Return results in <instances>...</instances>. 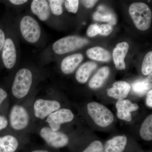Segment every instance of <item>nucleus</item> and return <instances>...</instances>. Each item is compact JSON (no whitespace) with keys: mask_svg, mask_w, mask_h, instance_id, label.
I'll return each instance as SVG.
<instances>
[{"mask_svg":"<svg viewBox=\"0 0 152 152\" xmlns=\"http://www.w3.org/2000/svg\"><path fill=\"white\" fill-rule=\"evenodd\" d=\"M146 104L148 107H152V91L151 90L148 94L146 99Z\"/></svg>","mask_w":152,"mask_h":152,"instance_id":"72a5a7b5","label":"nucleus"},{"mask_svg":"<svg viewBox=\"0 0 152 152\" xmlns=\"http://www.w3.org/2000/svg\"><path fill=\"white\" fill-rule=\"evenodd\" d=\"M9 119L11 126L13 129L23 130L29 124V114L24 107L20 105H15L10 112Z\"/></svg>","mask_w":152,"mask_h":152,"instance_id":"423d86ee","label":"nucleus"},{"mask_svg":"<svg viewBox=\"0 0 152 152\" xmlns=\"http://www.w3.org/2000/svg\"><path fill=\"white\" fill-rule=\"evenodd\" d=\"M97 68V64L93 62H88L80 67L76 73V78L79 83H85L92 72Z\"/></svg>","mask_w":152,"mask_h":152,"instance_id":"f3484780","label":"nucleus"},{"mask_svg":"<svg viewBox=\"0 0 152 152\" xmlns=\"http://www.w3.org/2000/svg\"><path fill=\"white\" fill-rule=\"evenodd\" d=\"M8 125L7 119L4 116L0 115V131L2 130L7 127Z\"/></svg>","mask_w":152,"mask_h":152,"instance_id":"c756f323","label":"nucleus"},{"mask_svg":"<svg viewBox=\"0 0 152 152\" xmlns=\"http://www.w3.org/2000/svg\"><path fill=\"white\" fill-rule=\"evenodd\" d=\"M31 10L40 20L43 21L49 18L50 11L48 4L45 0H34L31 5Z\"/></svg>","mask_w":152,"mask_h":152,"instance_id":"ddd939ff","label":"nucleus"},{"mask_svg":"<svg viewBox=\"0 0 152 152\" xmlns=\"http://www.w3.org/2000/svg\"><path fill=\"white\" fill-rule=\"evenodd\" d=\"M87 34L89 37H93L100 34V26L97 23L91 25L87 30Z\"/></svg>","mask_w":152,"mask_h":152,"instance_id":"cd10ccee","label":"nucleus"},{"mask_svg":"<svg viewBox=\"0 0 152 152\" xmlns=\"http://www.w3.org/2000/svg\"><path fill=\"white\" fill-rule=\"evenodd\" d=\"M64 1L61 0H50V8L52 12L56 15H60L63 13L62 4Z\"/></svg>","mask_w":152,"mask_h":152,"instance_id":"393cba45","label":"nucleus"},{"mask_svg":"<svg viewBox=\"0 0 152 152\" xmlns=\"http://www.w3.org/2000/svg\"><path fill=\"white\" fill-rule=\"evenodd\" d=\"M127 143V139L126 136H117L107 142L104 152H123Z\"/></svg>","mask_w":152,"mask_h":152,"instance_id":"dca6fc26","label":"nucleus"},{"mask_svg":"<svg viewBox=\"0 0 152 152\" xmlns=\"http://www.w3.org/2000/svg\"><path fill=\"white\" fill-rule=\"evenodd\" d=\"M152 71V52L147 53L144 58L142 67V72L144 75H149Z\"/></svg>","mask_w":152,"mask_h":152,"instance_id":"5701e85b","label":"nucleus"},{"mask_svg":"<svg viewBox=\"0 0 152 152\" xmlns=\"http://www.w3.org/2000/svg\"><path fill=\"white\" fill-rule=\"evenodd\" d=\"M89 115L94 122L102 127L110 126L114 121V115L107 107L99 103H90L87 106Z\"/></svg>","mask_w":152,"mask_h":152,"instance_id":"7ed1b4c3","label":"nucleus"},{"mask_svg":"<svg viewBox=\"0 0 152 152\" xmlns=\"http://www.w3.org/2000/svg\"><path fill=\"white\" fill-rule=\"evenodd\" d=\"M82 3L83 4L85 7L88 8H92L95 4L97 3L98 1H94V0H86V1H82Z\"/></svg>","mask_w":152,"mask_h":152,"instance_id":"7c9ffc66","label":"nucleus"},{"mask_svg":"<svg viewBox=\"0 0 152 152\" xmlns=\"http://www.w3.org/2000/svg\"><path fill=\"white\" fill-rule=\"evenodd\" d=\"M42 138L48 145L56 148H63L69 144V137L64 133L54 131L49 127H44L40 131Z\"/></svg>","mask_w":152,"mask_h":152,"instance_id":"0eeeda50","label":"nucleus"},{"mask_svg":"<svg viewBox=\"0 0 152 152\" xmlns=\"http://www.w3.org/2000/svg\"><path fill=\"white\" fill-rule=\"evenodd\" d=\"M83 24L85 25V24H86V23H85V22H84V23H83Z\"/></svg>","mask_w":152,"mask_h":152,"instance_id":"e433bc0d","label":"nucleus"},{"mask_svg":"<svg viewBox=\"0 0 152 152\" xmlns=\"http://www.w3.org/2000/svg\"><path fill=\"white\" fill-rule=\"evenodd\" d=\"M117 115L119 119L130 122L132 120V112L136 111L139 109V106L136 103H133L128 99L118 101L116 103Z\"/></svg>","mask_w":152,"mask_h":152,"instance_id":"9d476101","label":"nucleus"},{"mask_svg":"<svg viewBox=\"0 0 152 152\" xmlns=\"http://www.w3.org/2000/svg\"><path fill=\"white\" fill-rule=\"evenodd\" d=\"M130 89V86L127 82L118 81L114 83L113 87L107 91L109 96L119 100L126 97Z\"/></svg>","mask_w":152,"mask_h":152,"instance_id":"4468645a","label":"nucleus"},{"mask_svg":"<svg viewBox=\"0 0 152 152\" xmlns=\"http://www.w3.org/2000/svg\"><path fill=\"white\" fill-rule=\"evenodd\" d=\"M79 3L78 0H67L65 1V4L68 12L76 13L78 9Z\"/></svg>","mask_w":152,"mask_h":152,"instance_id":"bb28decb","label":"nucleus"},{"mask_svg":"<svg viewBox=\"0 0 152 152\" xmlns=\"http://www.w3.org/2000/svg\"><path fill=\"white\" fill-rule=\"evenodd\" d=\"M93 18L95 20L108 22L112 25H115L116 23L115 17L114 16L113 14L110 13L102 14L99 12H96L93 15Z\"/></svg>","mask_w":152,"mask_h":152,"instance_id":"b1692460","label":"nucleus"},{"mask_svg":"<svg viewBox=\"0 0 152 152\" xmlns=\"http://www.w3.org/2000/svg\"><path fill=\"white\" fill-rule=\"evenodd\" d=\"M129 12L138 29L145 31L150 28L152 20V12L147 4L142 2L133 3L130 6Z\"/></svg>","mask_w":152,"mask_h":152,"instance_id":"f257e3e1","label":"nucleus"},{"mask_svg":"<svg viewBox=\"0 0 152 152\" xmlns=\"http://www.w3.org/2000/svg\"><path fill=\"white\" fill-rule=\"evenodd\" d=\"M32 82V73L29 69L23 68L19 70L12 86V91L14 96L19 99L26 96L31 89Z\"/></svg>","mask_w":152,"mask_h":152,"instance_id":"f03ea898","label":"nucleus"},{"mask_svg":"<svg viewBox=\"0 0 152 152\" xmlns=\"http://www.w3.org/2000/svg\"><path fill=\"white\" fill-rule=\"evenodd\" d=\"M152 72L149 75L148 77L142 81H137L133 83V91L140 96H143L148 90L152 88Z\"/></svg>","mask_w":152,"mask_h":152,"instance_id":"412c9836","label":"nucleus"},{"mask_svg":"<svg viewBox=\"0 0 152 152\" xmlns=\"http://www.w3.org/2000/svg\"><path fill=\"white\" fill-rule=\"evenodd\" d=\"M113 27L111 25L103 24L100 26V34L104 36H108L113 31Z\"/></svg>","mask_w":152,"mask_h":152,"instance_id":"c85d7f7f","label":"nucleus"},{"mask_svg":"<svg viewBox=\"0 0 152 152\" xmlns=\"http://www.w3.org/2000/svg\"><path fill=\"white\" fill-rule=\"evenodd\" d=\"M83 152H104L103 145L99 141H95Z\"/></svg>","mask_w":152,"mask_h":152,"instance_id":"a878e982","label":"nucleus"},{"mask_svg":"<svg viewBox=\"0 0 152 152\" xmlns=\"http://www.w3.org/2000/svg\"><path fill=\"white\" fill-rule=\"evenodd\" d=\"M61 106V104L57 101L39 99L34 103L35 116L37 118L43 120L60 109Z\"/></svg>","mask_w":152,"mask_h":152,"instance_id":"1a4fd4ad","label":"nucleus"},{"mask_svg":"<svg viewBox=\"0 0 152 152\" xmlns=\"http://www.w3.org/2000/svg\"><path fill=\"white\" fill-rule=\"evenodd\" d=\"M5 40L4 33L2 30L0 29V51L3 48Z\"/></svg>","mask_w":152,"mask_h":152,"instance_id":"2f4dec72","label":"nucleus"},{"mask_svg":"<svg viewBox=\"0 0 152 152\" xmlns=\"http://www.w3.org/2000/svg\"><path fill=\"white\" fill-rule=\"evenodd\" d=\"M31 152H49L45 150H35V151H33Z\"/></svg>","mask_w":152,"mask_h":152,"instance_id":"c9c22d12","label":"nucleus"},{"mask_svg":"<svg viewBox=\"0 0 152 152\" xmlns=\"http://www.w3.org/2000/svg\"><path fill=\"white\" fill-rule=\"evenodd\" d=\"M88 43V40L86 38L77 36H69L55 42L53 48L56 53L62 55L80 48Z\"/></svg>","mask_w":152,"mask_h":152,"instance_id":"20e7f679","label":"nucleus"},{"mask_svg":"<svg viewBox=\"0 0 152 152\" xmlns=\"http://www.w3.org/2000/svg\"><path fill=\"white\" fill-rule=\"evenodd\" d=\"M140 135L145 140H152V115H150L144 120L140 129Z\"/></svg>","mask_w":152,"mask_h":152,"instance_id":"4be33fe9","label":"nucleus"},{"mask_svg":"<svg viewBox=\"0 0 152 152\" xmlns=\"http://www.w3.org/2000/svg\"><path fill=\"white\" fill-rule=\"evenodd\" d=\"M87 56L92 59L100 61L108 62L111 58L110 54L105 49L95 47L87 50Z\"/></svg>","mask_w":152,"mask_h":152,"instance_id":"6ab92c4d","label":"nucleus"},{"mask_svg":"<svg viewBox=\"0 0 152 152\" xmlns=\"http://www.w3.org/2000/svg\"><path fill=\"white\" fill-rule=\"evenodd\" d=\"M2 59L4 65L8 69H12L17 61V52L13 41L6 39L3 48Z\"/></svg>","mask_w":152,"mask_h":152,"instance_id":"9b49d317","label":"nucleus"},{"mask_svg":"<svg viewBox=\"0 0 152 152\" xmlns=\"http://www.w3.org/2000/svg\"><path fill=\"white\" fill-rule=\"evenodd\" d=\"M74 115L71 110L66 108L59 109L47 117L46 122L49 127L53 131H58L61 125L72 121Z\"/></svg>","mask_w":152,"mask_h":152,"instance_id":"6e6552de","label":"nucleus"},{"mask_svg":"<svg viewBox=\"0 0 152 152\" xmlns=\"http://www.w3.org/2000/svg\"><path fill=\"white\" fill-rule=\"evenodd\" d=\"M110 74V69L107 66L103 67L99 70L97 72L92 78L89 83L91 88H99L103 84Z\"/></svg>","mask_w":152,"mask_h":152,"instance_id":"aec40b11","label":"nucleus"},{"mask_svg":"<svg viewBox=\"0 0 152 152\" xmlns=\"http://www.w3.org/2000/svg\"><path fill=\"white\" fill-rule=\"evenodd\" d=\"M8 94L4 90L0 88V105L7 97Z\"/></svg>","mask_w":152,"mask_h":152,"instance_id":"473e14b6","label":"nucleus"},{"mask_svg":"<svg viewBox=\"0 0 152 152\" xmlns=\"http://www.w3.org/2000/svg\"><path fill=\"white\" fill-rule=\"evenodd\" d=\"M18 146V140L15 136L7 135L0 137V152H15Z\"/></svg>","mask_w":152,"mask_h":152,"instance_id":"a211bd4d","label":"nucleus"},{"mask_svg":"<svg viewBox=\"0 0 152 152\" xmlns=\"http://www.w3.org/2000/svg\"><path fill=\"white\" fill-rule=\"evenodd\" d=\"M20 30L25 39L30 43H35L40 37L41 30L37 21L30 16H25L20 23Z\"/></svg>","mask_w":152,"mask_h":152,"instance_id":"39448f33","label":"nucleus"},{"mask_svg":"<svg viewBox=\"0 0 152 152\" xmlns=\"http://www.w3.org/2000/svg\"><path fill=\"white\" fill-rule=\"evenodd\" d=\"M10 1L13 4L20 5L26 3L28 1L27 0H10Z\"/></svg>","mask_w":152,"mask_h":152,"instance_id":"f704fd0d","label":"nucleus"},{"mask_svg":"<svg viewBox=\"0 0 152 152\" xmlns=\"http://www.w3.org/2000/svg\"><path fill=\"white\" fill-rule=\"evenodd\" d=\"M129 44L126 42H122L117 44L113 51V58L115 67L119 70L126 68L124 59L129 50Z\"/></svg>","mask_w":152,"mask_h":152,"instance_id":"f8f14e48","label":"nucleus"},{"mask_svg":"<svg viewBox=\"0 0 152 152\" xmlns=\"http://www.w3.org/2000/svg\"><path fill=\"white\" fill-rule=\"evenodd\" d=\"M83 59V55L80 53L75 54L66 57L61 64V69L66 75L72 74L75 70Z\"/></svg>","mask_w":152,"mask_h":152,"instance_id":"2eb2a0df","label":"nucleus"}]
</instances>
